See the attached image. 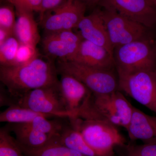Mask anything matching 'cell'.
<instances>
[{
  "label": "cell",
  "mask_w": 156,
  "mask_h": 156,
  "mask_svg": "<svg viewBox=\"0 0 156 156\" xmlns=\"http://www.w3.org/2000/svg\"><path fill=\"white\" fill-rule=\"evenodd\" d=\"M14 35V33L5 29L0 28V45L2 44L7 39Z\"/></svg>",
  "instance_id": "30"
},
{
  "label": "cell",
  "mask_w": 156,
  "mask_h": 156,
  "mask_svg": "<svg viewBox=\"0 0 156 156\" xmlns=\"http://www.w3.org/2000/svg\"><path fill=\"white\" fill-rule=\"evenodd\" d=\"M10 132L7 126L0 129V156H27Z\"/></svg>",
  "instance_id": "21"
},
{
  "label": "cell",
  "mask_w": 156,
  "mask_h": 156,
  "mask_svg": "<svg viewBox=\"0 0 156 156\" xmlns=\"http://www.w3.org/2000/svg\"><path fill=\"white\" fill-rule=\"evenodd\" d=\"M127 156H156V143L130 146L127 148Z\"/></svg>",
  "instance_id": "26"
},
{
  "label": "cell",
  "mask_w": 156,
  "mask_h": 156,
  "mask_svg": "<svg viewBox=\"0 0 156 156\" xmlns=\"http://www.w3.org/2000/svg\"><path fill=\"white\" fill-rule=\"evenodd\" d=\"M7 127L15 134L20 147L29 150L43 148L52 142L55 136L37 131L27 123L9 124Z\"/></svg>",
  "instance_id": "16"
},
{
  "label": "cell",
  "mask_w": 156,
  "mask_h": 156,
  "mask_svg": "<svg viewBox=\"0 0 156 156\" xmlns=\"http://www.w3.org/2000/svg\"><path fill=\"white\" fill-rule=\"evenodd\" d=\"M13 5H4L0 8V28L14 34L16 20Z\"/></svg>",
  "instance_id": "25"
},
{
  "label": "cell",
  "mask_w": 156,
  "mask_h": 156,
  "mask_svg": "<svg viewBox=\"0 0 156 156\" xmlns=\"http://www.w3.org/2000/svg\"><path fill=\"white\" fill-rule=\"evenodd\" d=\"M132 140L144 144L156 143V116H151L134 107L130 124L126 129Z\"/></svg>",
  "instance_id": "15"
},
{
  "label": "cell",
  "mask_w": 156,
  "mask_h": 156,
  "mask_svg": "<svg viewBox=\"0 0 156 156\" xmlns=\"http://www.w3.org/2000/svg\"><path fill=\"white\" fill-rule=\"evenodd\" d=\"M115 66L118 76L139 72H156V41L146 38L115 48Z\"/></svg>",
  "instance_id": "3"
},
{
  "label": "cell",
  "mask_w": 156,
  "mask_h": 156,
  "mask_svg": "<svg viewBox=\"0 0 156 156\" xmlns=\"http://www.w3.org/2000/svg\"><path fill=\"white\" fill-rule=\"evenodd\" d=\"M70 123L83 135L98 156H112L114 148L123 145L125 139L117 126L99 120L70 119Z\"/></svg>",
  "instance_id": "4"
},
{
  "label": "cell",
  "mask_w": 156,
  "mask_h": 156,
  "mask_svg": "<svg viewBox=\"0 0 156 156\" xmlns=\"http://www.w3.org/2000/svg\"><path fill=\"white\" fill-rule=\"evenodd\" d=\"M58 73L52 62L38 57L22 65L1 66L0 80L17 103L20 98L30 90L58 83Z\"/></svg>",
  "instance_id": "1"
},
{
  "label": "cell",
  "mask_w": 156,
  "mask_h": 156,
  "mask_svg": "<svg viewBox=\"0 0 156 156\" xmlns=\"http://www.w3.org/2000/svg\"><path fill=\"white\" fill-rule=\"evenodd\" d=\"M59 80V87L69 112L72 115L69 119L75 118L92 92L81 81L73 76L62 73Z\"/></svg>",
  "instance_id": "13"
},
{
  "label": "cell",
  "mask_w": 156,
  "mask_h": 156,
  "mask_svg": "<svg viewBox=\"0 0 156 156\" xmlns=\"http://www.w3.org/2000/svg\"><path fill=\"white\" fill-rule=\"evenodd\" d=\"M118 77L120 90L156 114V72L144 71Z\"/></svg>",
  "instance_id": "8"
},
{
  "label": "cell",
  "mask_w": 156,
  "mask_h": 156,
  "mask_svg": "<svg viewBox=\"0 0 156 156\" xmlns=\"http://www.w3.org/2000/svg\"><path fill=\"white\" fill-rule=\"evenodd\" d=\"M42 40L44 52L48 56L70 60L75 55L83 38L73 30L46 33Z\"/></svg>",
  "instance_id": "11"
},
{
  "label": "cell",
  "mask_w": 156,
  "mask_h": 156,
  "mask_svg": "<svg viewBox=\"0 0 156 156\" xmlns=\"http://www.w3.org/2000/svg\"><path fill=\"white\" fill-rule=\"evenodd\" d=\"M20 44L16 37L13 36L0 45L1 66L11 65L17 55Z\"/></svg>",
  "instance_id": "23"
},
{
  "label": "cell",
  "mask_w": 156,
  "mask_h": 156,
  "mask_svg": "<svg viewBox=\"0 0 156 156\" xmlns=\"http://www.w3.org/2000/svg\"><path fill=\"white\" fill-rule=\"evenodd\" d=\"M99 4L148 28L156 25V4L154 0H101Z\"/></svg>",
  "instance_id": "10"
},
{
  "label": "cell",
  "mask_w": 156,
  "mask_h": 156,
  "mask_svg": "<svg viewBox=\"0 0 156 156\" xmlns=\"http://www.w3.org/2000/svg\"><path fill=\"white\" fill-rule=\"evenodd\" d=\"M40 115L48 118L53 117L15 104L9 107L1 113L0 122L9 124H24L30 122L36 117Z\"/></svg>",
  "instance_id": "19"
},
{
  "label": "cell",
  "mask_w": 156,
  "mask_h": 156,
  "mask_svg": "<svg viewBox=\"0 0 156 156\" xmlns=\"http://www.w3.org/2000/svg\"><path fill=\"white\" fill-rule=\"evenodd\" d=\"M83 2L86 5L93 6L97 4H99L101 0H80Z\"/></svg>",
  "instance_id": "31"
},
{
  "label": "cell",
  "mask_w": 156,
  "mask_h": 156,
  "mask_svg": "<svg viewBox=\"0 0 156 156\" xmlns=\"http://www.w3.org/2000/svg\"><path fill=\"white\" fill-rule=\"evenodd\" d=\"M17 104V101L11 96L8 89H4L1 87L0 91V106L9 107Z\"/></svg>",
  "instance_id": "29"
},
{
  "label": "cell",
  "mask_w": 156,
  "mask_h": 156,
  "mask_svg": "<svg viewBox=\"0 0 156 156\" xmlns=\"http://www.w3.org/2000/svg\"><path fill=\"white\" fill-rule=\"evenodd\" d=\"M55 140L66 147L87 156H98L86 142L82 134L69 122H65Z\"/></svg>",
  "instance_id": "18"
},
{
  "label": "cell",
  "mask_w": 156,
  "mask_h": 156,
  "mask_svg": "<svg viewBox=\"0 0 156 156\" xmlns=\"http://www.w3.org/2000/svg\"><path fill=\"white\" fill-rule=\"evenodd\" d=\"M40 56L37 47L20 44L17 55L11 65L17 66L28 63Z\"/></svg>",
  "instance_id": "24"
},
{
  "label": "cell",
  "mask_w": 156,
  "mask_h": 156,
  "mask_svg": "<svg viewBox=\"0 0 156 156\" xmlns=\"http://www.w3.org/2000/svg\"><path fill=\"white\" fill-rule=\"evenodd\" d=\"M21 150L27 156H87L61 145L54 138L52 142L41 149L29 150L21 148Z\"/></svg>",
  "instance_id": "20"
},
{
  "label": "cell",
  "mask_w": 156,
  "mask_h": 156,
  "mask_svg": "<svg viewBox=\"0 0 156 156\" xmlns=\"http://www.w3.org/2000/svg\"><path fill=\"white\" fill-rule=\"evenodd\" d=\"M109 38L113 49L147 38V27L109 9L102 11Z\"/></svg>",
  "instance_id": "7"
},
{
  "label": "cell",
  "mask_w": 156,
  "mask_h": 156,
  "mask_svg": "<svg viewBox=\"0 0 156 156\" xmlns=\"http://www.w3.org/2000/svg\"><path fill=\"white\" fill-rule=\"evenodd\" d=\"M154 2H156V0H154ZM155 3H156V2H155Z\"/></svg>",
  "instance_id": "32"
},
{
  "label": "cell",
  "mask_w": 156,
  "mask_h": 156,
  "mask_svg": "<svg viewBox=\"0 0 156 156\" xmlns=\"http://www.w3.org/2000/svg\"></svg>",
  "instance_id": "34"
},
{
  "label": "cell",
  "mask_w": 156,
  "mask_h": 156,
  "mask_svg": "<svg viewBox=\"0 0 156 156\" xmlns=\"http://www.w3.org/2000/svg\"><path fill=\"white\" fill-rule=\"evenodd\" d=\"M16 10L40 12L43 0H8Z\"/></svg>",
  "instance_id": "27"
},
{
  "label": "cell",
  "mask_w": 156,
  "mask_h": 156,
  "mask_svg": "<svg viewBox=\"0 0 156 156\" xmlns=\"http://www.w3.org/2000/svg\"><path fill=\"white\" fill-rule=\"evenodd\" d=\"M77 28L84 40L103 47L113 54L114 49L110 41L102 11L96 10L84 16Z\"/></svg>",
  "instance_id": "14"
},
{
  "label": "cell",
  "mask_w": 156,
  "mask_h": 156,
  "mask_svg": "<svg viewBox=\"0 0 156 156\" xmlns=\"http://www.w3.org/2000/svg\"><path fill=\"white\" fill-rule=\"evenodd\" d=\"M87 6L80 0H68L58 8L45 13L41 19L46 33L77 28L85 16Z\"/></svg>",
  "instance_id": "9"
},
{
  "label": "cell",
  "mask_w": 156,
  "mask_h": 156,
  "mask_svg": "<svg viewBox=\"0 0 156 156\" xmlns=\"http://www.w3.org/2000/svg\"><path fill=\"white\" fill-rule=\"evenodd\" d=\"M95 68L114 70L113 54L106 48L83 39L79 49L70 60Z\"/></svg>",
  "instance_id": "12"
},
{
  "label": "cell",
  "mask_w": 156,
  "mask_h": 156,
  "mask_svg": "<svg viewBox=\"0 0 156 156\" xmlns=\"http://www.w3.org/2000/svg\"><path fill=\"white\" fill-rule=\"evenodd\" d=\"M17 104L53 117L69 119L72 117L62 95L59 82L52 86L29 91L20 98Z\"/></svg>",
  "instance_id": "6"
},
{
  "label": "cell",
  "mask_w": 156,
  "mask_h": 156,
  "mask_svg": "<svg viewBox=\"0 0 156 156\" xmlns=\"http://www.w3.org/2000/svg\"><path fill=\"white\" fill-rule=\"evenodd\" d=\"M56 67L58 73L73 76L94 94H108L120 90L119 77L114 70L99 69L62 60H58Z\"/></svg>",
  "instance_id": "5"
},
{
  "label": "cell",
  "mask_w": 156,
  "mask_h": 156,
  "mask_svg": "<svg viewBox=\"0 0 156 156\" xmlns=\"http://www.w3.org/2000/svg\"></svg>",
  "instance_id": "33"
},
{
  "label": "cell",
  "mask_w": 156,
  "mask_h": 156,
  "mask_svg": "<svg viewBox=\"0 0 156 156\" xmlns=\"http://www.w3.org/2000/svg\"><path fill=\"white\" fill-rule=\"evenodd\" d=\"M16 12L14 35L20 44L37 47L41 37L33 12L23 10H16Z\"/></svg>",
  "instance_id": "17"
},
{
  "label": "cell",
  "mask_w": 156,
  "mask_h": 156,
  "mask_svg": "<svg viewBox=\"0 0 156 156\" xmlns=\"http://www.w3.org/2000/svg\"><path fill=\"white\" fill-rule=\"evenodd\" d=\"M133 108L120 90L105 94L92 93L74 118L104 121L126 130Z\"/></svg>",
  "instance_id": "2"
},
{
  "label": "cell",
  "mask_w": 156,
  "mask_h": 156,
  "mask_svg": "<svg viewBox=\"0 0 156 156\" xmlns=\"http://www.w3.org/2000/svg\"><path fill=\"white\" fill-rule=\"evenodd\" d=\"M60 119L52 120L48 119L44 116H38L30 122L27 123L29 126L37 131L45 134L56 136L58 135L62 129L65 122Z\"/></svg>",
  "instance_id": "22"
},
{
  "label": "cell",
  "mask_w": 156,
  "mask_h": 156,
  "mask_svg": "<svg viewBox=\"0 0 156 156\" xmlns=\"http://www.w3.org/2000/svg\"><path fill=\"white\" fill-rule=\"evenodd\" d=\"M68 0H43L40 10V19L45 13L48 11L58 8L64 4Z\"/></svg>",
  "instance_id": "28"
}]
</instances>
